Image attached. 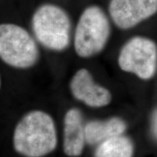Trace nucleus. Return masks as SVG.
<instances>
[{
    "label": "nucleus",
    "instance_id": "nucleus-1",
    "mask_svg": "<svg viewBox=\"0 0 157 157\" xmlns=\"http://www.w3.org/2000/svg\"><path fill=\"white\" fill-rule=\"evenodd\" d=\"M58 143L56 121L50 113L43 109L25 112L13 129V148L23 157H45L56 150Z\"/></svg>",
    "mask_w": 157,
    "mask_h": 157
},
{
    "label": "nucleus",
    "instance_id": "nucleus-2",
    "mask_svg": "<svg viewBox=\"0 0 157 157\" xmlns=\"http://www.w3.org/2000/svg\"><path fill=\"white\" fill-rule=\"evenodd\" d=\"M74 27L69 12L55 2L39 4L30 17V30L40 47L54 53L66 52L72 45Z\"/></svg>",
    "mask_w": 157,
    "mask_h": 157
},
{
    "label": "nucleus",
    "instance_id": "nucleus-3",
    "mask_svg": "<svg viewBox=\"0 0 157 157\" xmlns=\"http://www.w3.org/2000/svg\"><path fill=\"white\" fill-rule=\"evenodd\" d=\"M113 24L106 8L98 3L86 5L74 23L72 47L81 59H91L106 49Z\"/></svg>",
    "mask_w": 157,
    "mask_h": 157
},
{
    "label": "nucleus",
    "instance_id": "nucleus-4",
    "mask_svg": "<svg viewBox=\"0 0 157 157\" xmlns=\"http://www.w3.org/2000/svg\"><path fill=\"white\" fill-rule=\"evenodd\" d=\"M41 47L31 30L14 22L0 24V59L7 67L25 71L41 59Z\"/></svg>",
    "mask_w": 157,
    "mask_h": 157
},
{
    "label": "nucleus",
    "instance_id": "nucleus-5",
    "mask_svg": "<svg viewBox=\"0 0 157 157\" xmlns=\"http://www.w3.org/2000/svg\"><path fill=\"white\" fill-rule=\"evenodd\" d=\"M121 71L142 80L152 78L157 71V44L144 36H134L121 45L117 57Z\"/></svg>",
    "mask_w": 157,
    "mask_h": 157
},
{
    "label": "nucleus",
    "instance_id": "nucleus-6",
    "mask_svg": "<svg viewBox=\"0 0 157 157\" xmlns=\"http://www.w3.org/2000/svg\"><path fill=\"white\" fill-rule=\"evenodd\" d=\"M68 90L75 101L90 109H103L113 101L111 90L100 84L93 72L85 67L75 71L68 82Z\"/></svg>",
    "mask_w": 157,
    "mask_h": 157
},
{
    "label": "nucleus",
    "instance_id": "nucleus-7",
    "mask_svg": "<svg viewBox=\"0 0 157 157\" xmlns=\"http://www.w3.org/2000/svg\"><path fill=\"white\" fill-rule=\"evenodd\" d=\"M106 10L113 26L127 31L157 13V0H109Z\"/></svg>",
    "mask_w": 157,
    "mask_h": 157
},
{
    "label": "nucleus",
    "instance_id": "nucleus-8",
    "mask_svg": "<svg viewBox=\"0 0 157 157\" xmlns=\"http://www.w3.org/2000/svg\"><path fill=\"white\" fill-rule=\"evenodd\" d=\"M85 118L79 108L71 107L63 117L62 148L68 157H79L87 146L85 135Z\"/></svg>",
    "mask_w": 157,
    "mask_h": 157
},
{
    "label": "nucleus",
    "instance_id": "nucleus-9",
    "mask_svg": "<svg viewBox=\"0 0 157 157\" xmlns=\"http://www.w3.org/2000/svg\"><path fill=\"white\" fill-rule=\"evenodd\" d=\"M127 129L126 121L119 116L90 119L85 124L87 144L96 146L111 137L124 135Z\"/></svg>",
    "mask_w": 157,
    "mask_h": 157
},
{
    "label": "nucleus",
    "instance_id": "nucleus-10",
    "mask_svg": "<svg viewBox=\"0 0 157 157\" xmlns=\"http://www.w3.org/2000/svg\"><path fill=\"white\" fill-rule=\"evenodd\" d=\"M135 151L132 139L126 134L113 137L95 146L94 157H133Z\"/></svg>",
    "mask_w": 157,
    "mask_h": 157
},
{
    "label": "nucleus",
    "instance_id": "nucleus-11",
    "mask_svg": "<svg viewBox=\"0 0 157 157\" xmlns=\"http://www.w3.org/2000/svg\"><path fill=\"white\" fill-rule=\"evenodd\" d=\"M151 132L154 138L157 141V108L152 113L151 119Z\"/></svg>",
    "mask_w": 157,
    "mask_h": 157
}]
</instances>
